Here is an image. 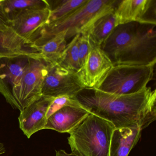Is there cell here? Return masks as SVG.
<instances>
[{
	"label": "cell",
	"mask_w": 156,
	"mask_h": 156,
	"mask_svg": "<svg viewBox=\"0 0 156 156\" xmlns=\"http://www.w3.org/2000/svg\"><path fill=\"white\" fill-rule=\"evenodd\" d=\"M156 26L138 22L118 25L100 48L113 66L155 64Z\"/></svg>",
	"instance_id": "7a4b0ae2"
},
{
	"label": "cell",
	"mask_w": 156,
	"mask_h": 156,
	"mask_svg": "<svg viewBox=\"0 0 156 156\" xmlns=\"http://www.w3.org/2000/svg\"><path fill=\"white\" fill-rule=\"evenodd\" d=\"M49 64L40 55L30 57L20 81L13 90V108L21 112L42 96L43 83Z\"/></svg>",
	"instance_id": "8992f818"
},
{
	"label": "cell",
	"mask_w": 156,
	"mask_h": 156,
	"mask_svg": "<svg viewBox=\"0 0 156 156\" xmlns=\"http://www.w3.org/2000/svg\"><path fill=\"white\" fill-rule=\"evenodd\" d=\"M83 89L76 73L58 63L49 64L43 83L42 96L54 98L63 96L74 98Z\"/></svg>",
	"instance_id": "52a82bcc"
},
{
	"label": "cell",
	"mask_w": 156,
	"mask_h": 156,
	"mask_svg": "<svg viewBox=\"0 0 156 156\" xmlns=\"http://www.w3.org/2000/svg\"><path fill=\"white\" fill-rule=\"evenodd\" d=\"M67 42L65 33H61L34 48V51L49 63H58L66 48Z\"/></svg>",
	"instance_id": "2e32d148"
},
{
	"label": "cell",
	"mask_w": 156,
	"mask_h": 156,
	"mask_svg": "<svg viewBox=\"0 0 156 156\" xmlns=\"http://www.w3.org/2000/svg\"><path fill=\"white\" fill-rule=\"evenodd\" d=\"M91 44L85 62L76 74L84 88L97 89L113 66L100 46Z\"/></svg>",
	"instance_id": "ba28073f"
},
{
	"label": "cell",
	"mask_w": 156,
	"mask_h": 156,
	"mask_svg": "<svg viewBox=\"0 0 156 156\" xmlns=\"http://www.w3.org/2000/svg\"><path fill=\"white\" fill-rule=\"evenodd\" d=\"M54 98L42 96L20 112L19 117L20 127L28 138L44 129L47 123L46 114Z\"/></svg>",
	"instance_id": "8fae6325"
},
{
	"label": "cell",
	"mask_w": 156,
	"mask_h": 156,
	"mask_svg": "<svg viewBox=\"0 0 156 156\" xmlns=\"http://www.w3.org/2000/svg\"><path fill=\"white\" fill-rule=\"evenodd\" d=\"M66 106H79L80 105L74 98H70L66 96L55 98L52 101L48 108L46 118L48 119L55 112Z\"/></svg>",
	"instance_id": "44dd1931"
},
{
	"label": "cell",
	"mask_w": 156,
	"mask_h": 156,
	"mask_svg": "<svg viewBox=\"0 0 156 156\" xmlns=\"http://www.w3.org/2000/svg\"><path fill=\"white\" fill-rule=\"evenodd\" d=\"M79 156L74 153L72 152L71 153H66L64 150H60L59 151H56V156Z\"/></svg>",
	"instance_id": "cb8c5ba5"
},
{
	"label": "cell",
	"mask_w": 156,
	"mask_h": 156,
	"mask_svg": "<svg viewBox=\"0 0 156 156\" xmlns=\"http://www.w3.org/2000/svg\"><path fill=\"white\" fill-rule=\"evenodd\" d=\"M2 5L9 22L25 11L50 7L45 0H2Z\"/></svg>",
	"instance_id": "ac0fdd59"
},
{
	"label": "cell",
	"mask_w": 156,
	"mask_h": 156,
	"mask_svg": "<svg viewBox=\"0 0 156 156\" xmlns=\"http://www.w3.org/2000/svg\"><path fill=\"white\" fill-rule=\"evenodd\" d=\"M27 47H29L28 42L21 38L10 26L0 27V58L34 56L40 54L28 51Z\"/></svg>",
	"instance_id": "5bb4252c"
},
{
	"label": "cell",
	"mask_w": 156,
	"mask_h": 156,
	"mask_svg": "<svg viewBox=\"0 0 156 156\" xmlns=\"http://www.w3.org/2000/svg\"><path fill=\"white\" fill-rule=\"evenodd\" d=\"M76 35L67 44L66 48L58 63L61 66L74 73L79 72L80 67L78 49V39Z\"/></svg>",
	"instance_id": "ffe728a7"
},
{
	"label": "cell",
	"mask_w": 156,
	"mask_h": 156,
	"mask_svg": "<svg viewBox=\"0 0 156 156\" xmlns=\"http://www.w3.org/2000/svg\"><path fill=\"white\" fill-rule=\"evenodd\" d=\"M155 65L114 66L97 89L118 95L138 93L152 80Z\"/></svg>",
	"instance_id": "5b68a950"
},
{
	"label": "cell",
	"mask_w": 156,
	"mask_h": 156,
	"mask_svg": "<svg viewBox=\"0 0 156 156\" xmlns=\"http://www.w3.org/2000/svg\"><path fill=\"white\" fill-rule=\"evenodd\" d=\"M51 11L50 7L25 11L10 22V27L21 38L27 41L29 46L34 34L47 23Z\"/></svg>",
	"instance_id": "7c38bea8"
},
{
	"label": "cell",
	"mask_w": 156,
	"mask_h": 156,
	"mask_svg": "<svg viewBox=\"0 0 156 156\" xmlns=\"http://www.w3.org/2000/svg\"><path fill=\"white\" fill-rule=\"evenodd\" d=\"M115 129L110 122L92 114L69 133L72 152L79 156H108Z\"/></svg>",
	"instance_id": "277c9868"
},
{
	"label": "cell",
	"mask_w": 156,
	"mask_h": 156,
	"mask_svg": "<svg viewBox=\"0 0 156 156\" xmlns=\"http://www.w3.org/2000/svg\"><path fill=\"white\" fill-rule=\"evenodd\" d=\"M90 113L81 106H66L47 119L44 129L70 133L79 126Z\"/></svg>",
	"instance_id": "4fadbf2b"
},
{
	"label": "cell",
	"mask_w": 156,
	"mask_h": 156,
	"mask_svg": "<svg viewBox=\"0 0 156 156\" xmlns=\"http://www.w3.org/2000/svg\"><path fill=\"white\" fill-rule=\"evenodd\" d=\"M119 2L88 0L85 4L66 18L41 27L33 36L29 46L34 51V48L61 33H65L67 41L76 35L86 33L96 21L114 11Z\"/></svg>",
	"instance_id": "3957f363"
},
{
	"label": "cell",
	"mask_w": 156,
	"mask_h": 156,
	"mask_svg": "<svg viewBox=\"0 0 156 156\" xmlns=\"http://www.w3.org/2000/svg\"><path fill=\"white\" fill-rule=\"evenodd\" d=\"M156 0H123L117 5L116 26L130 22L156 25Z\"/></svg>",
	"instance_id": "9c48e42d"
},
{
	"label": "cell",
	"mask_w": 156,
	"mask_h": 156,
	"mask_svg": "<svg viewBox=\"0 0 156 156\" xmlns=\"http://www.w3.org/2000/svg\"><path fill=\"white\" fill-rule=\"evenodd\" d=\"M140 129H115L110 141L108 156H128L141 136Z\"/></svg>",
	"instance_id": "9a60e30c"
},
{
	"label": "cell",
	"mask_w": 156,
	"mask_h": 156,
	"mask_svg": "<svg viewBox=\"0 0 156 156\" xmlns=\"http://www.w3.org/2000/svg\"><path fill=\"white\" fill-rule=\"evenodd\" d=\"M114 11L99 18L86 32L93 44L100 47L116 27Z\"/></svg>",
	"instance_id": "e0dca14e"
},
{
	"label": "cell",
	"mask_w": 156,
	"mask_h": 156,
	"mask_svg": "<svg viewBox=\"0 0 156 156\" xmlns=\"http://www.w3.org/2000/svg\"><path fill=\"white\" fill-rule=\"evenodd\" d=\"M30 57L32 56L0 58V93L11 106L13 101V90L20 81Z\"/></svg>",
	"instance_id": "30bf717a"
},
{
	"label": "cell",
	"mask_w": 156,
	"mask_h": 156,
	"mask_svg": "<svg viewBox=\"0 0 156 156\" xmlns=\"http://www.w3.org/2000/svg\"><path fill=\"white\" fill-rule=\"evenodd\" d=\"M74 98L89 113L110 122L116 129L142 130L156 119V90L147 87L138 93L125 95L84 88Z\"/></svg>",
	"instance_id": "6da1fadb"
},
{
	"label": "cell",
	"mask_w": 156,
	"mask_h": 156,
	"mask_svg": "<svg viewBox=\"0 0 156 156\" xmlns=\"http://www.w3.org/2000/svg\"><path fill=\"white\" fill-rule=\"evenodd\" d=\"M91 46V42L87 34L83 33L79 34L78 39V49L81 68L85 62L90 51Z\"/></svg>",
	"instance_id": "7402d4cb"
},
{
	"label": "cell",
	"mask_w": 156,
	"mask_h": 156,
	"mask_svg": "<svg viewBox=\"0 0 156 156\" xmlns=\"http://www.w3.org/2000/svg\"><path fill=\"white\" fill-rule=\"evenodd\" d=\"M2 2V0L0 2V27H9L10 26V22L4 12Z\"/></svg>",
	"instance_id": "603a6c76"
},
{
	"label": "cell",
	"mask_w": 156,
	"mask_h": 156,
	"mask_svg": "<svg viewBox=\"0 0 156 156\" xmlns=\"http://www.w3.org/2000/svg\"><path fill=\"white\" fill-rule=\"evenodd\" d=\"M88 0H64L57 2L54 6H50L51 14L46 24L64 19L82 7Z\"/></svg>",
	"instance_id": "d6986e66"
},
{
	"label": "cell",
	"mask_w": 156,
	"mask_h": 156,
	"mask_svg": "<svg viewBox=\"0 0 156 156\" xmlns=\"http://www.w3.org/2000/svg\"><path fill=\"white\" fill-rule=\"evenodd\" d=\"M6 152V149L3 143L0 142V155H2Z\"/></svg>",
	"instance_id": "d4e9b609"
}]
</instances>
